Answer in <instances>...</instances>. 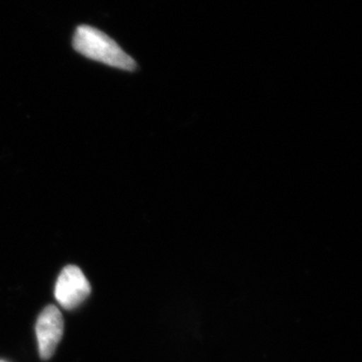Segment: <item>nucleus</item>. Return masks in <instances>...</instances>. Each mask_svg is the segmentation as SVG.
<instances>
[{"instance_id": "f03ea898", "label": "nucleus", "mask_w": 362, "mask_h": 362, "mask_svg": "<svg viewBox=\"0 0 362 362\" xmlns=\"http://www.w3.org/2000/svg\"><path fill=\"white\" fill-rule=\"evenodd\" d=\"M89 294L90 285L83 272L73 265L66 267L59 276L55 286V297L59 304L66 310H72L83 303Z\"/></svg>"}, {"instance_id": "7ed1b4c3", "label": "nucleus", "mask_w": 362, "mask_h": 362, "mask_svg": "<svg viewBox=\"0 0 362 362\" xmlns=\"http://www.w3.org/2000/svg\"><path fill=\"white\" fill-rule=\"evenodd\" d=\"M39 354L42 360H48L54 354L64 334V319L55 306H47L39 315L37 326Z\"/></svg>"}, {"instance_id": "f257e3e1", "label": "nucleus", "mask_w": 362, "mask_h": 362, "mask_svg": "<svg viewBox=\"0 0 362 362\" xmlns=\"http://www.w3.org/2000/svg\"><path fill=\"white\" fill-rule=\"evenodd\" d=\"M73 47L86 58L103 62L105 65L123 69L135 71L136 62L122 48L98 28L81 25L76 28L73 37Z\"/></svg>"}]
</instances>
